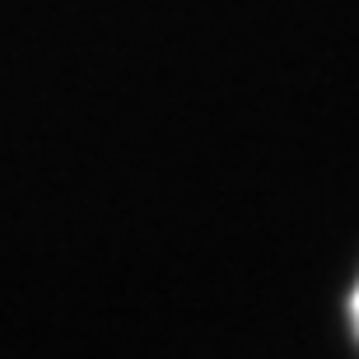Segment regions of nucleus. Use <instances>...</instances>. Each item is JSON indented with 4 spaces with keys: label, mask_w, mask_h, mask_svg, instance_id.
<instances>
[{
    "label": "nucleus",
    "mask_w": 359,
    "mask_h": 359,
    "mask_svg": "<svg viewBox=\"0 0 359 359\" xmlns=\"http://www.w3.org/2000/svg\"><path fill=\"white\" fill-rule=\"evenodd\" d=\"M355 322H359V290H355Z\"/></svg>",
    "instance_id": "obj_1"
}]
</instances>
